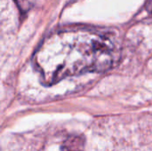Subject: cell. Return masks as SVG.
<instances>
[{
  "mask_svg": "<svg viewBox=\"0 0 152 151\" xmlns=\"http://www.w3.org/2000/svg\"><path fill=\"white\" fill-rule=\"evenodd\" d=\"M119 50L109 36L80 28L58 31L41 44L34 65L45 85L87 72H103L117 63Z\"/></svg>",
  "mask_w": 152,
  "mask_h": 151,
  "instance_id": "1",
  "label": "cell"
}]
</instances>
